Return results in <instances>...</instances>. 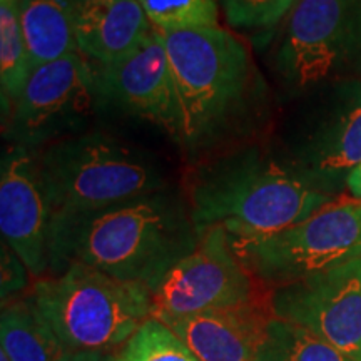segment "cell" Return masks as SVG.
<instances>
[{
    "label": "cell",
    "mask_w": 361,
    "mask_h": 361,
    "mask_svg": "<svg viewBox=\"0 0 361 361\" xmlns=\"http://www.w3.org/2000/svg\"><path fill=\"white\" fill-rule=\"evenodd\" d=\"M271 291L166 324L200 361H255L271 319Z\"/></svg>",
    "instance_id": "5bb4252c"
},
{
    "label": "cell",
    "mask_w": 361,
    "mask_h": 361,
    "mask_svg": "<svg viewBox=\"0 0 361 361\" xmlns=\"http://www.w3.org/2000/svg\"><path fill=\"white\" fill-rule=\"evenodd\" d=\"M62 361H117L116 353H101V351H78L69 353Z\"/></svg>",
    "instance_id": "cb8c5ba5"
},
{
    "label": "cell",
    "mask_w": 361,
    "mask_h": 361,
    "mask_svg": "<svg viewBox=\"0 0 361 361\" xmlns=\"http://www.w3.org/2000/svg\"><path fill=\"white\" fill-rule=\"evenodd\" d=\"M99 111L96 62L74 52L32 69L4 117V134L8 144L35 151L85 133Z\"/></svg>",
    "instance_id": "9c48e42d"
},
{
    "label": "cell",
    "mask_w": 361,
    "mask_h": 361,
    "mask_svg": "<svg viewBox=\"0 0 361 361\" xmlns=\"http://www.w3.org/2000/svg\"><path fill=\"white\" fill-rule=\"evenodd\" d=\"M30 72L32 67L22 29V0H0V94L4 117L24 89Z\"/></svg>",
    "instance_id": "ac0fdd59"
},
{
    "label": "cell",
    "mask_w": 361,
    "mask_h": 361,
    "mask_svg": "<svg viewBox=\"0 0 361 361\" xmlns=\"http://www.w3.org/2000/svg\"><path fill=\"white\" fill-rule=\"evenodd\" d=\"M161 32L218 25L216 0H135Z\"/></svg>",
    "instance_id": "ffe728a7"
},
{
    "label": "cell",
    "mask_w": 361,
    "mask_h": 361,
    "mask_svg": "<svg viewBox=\"0 0 361 361\" xmlns=\"http://www.w3.org/2000/svg\"><path fill=\"white\" fill-rule=\"evenodd\" d=\"M0 361H12L11 356H8L2 348H0Z\"/></svg>",
    "instance_id": "484cf974"
},
{
    "label": "cell",
    "mask_w": 361,
    "mask_h": 361,
    "mask_svg": "<svg viewBox=\"0 0 361 361\" xmlns=\"http://www.w3.org/2000/svg\"><path fill=\"white\" fill-rule=\"evenodd\" d=\"M154 30L135 0H79L78 51L96 64H109L139 47Z\"/></svg>",
    "instance_id": "9a60e30c"
},
{
    "label": "cell",
    "mask_w": 361,
    "mask_h": 361,
    "mask_svg": "<svg viewBox=\"0 0 361 361\" xmlns=\"http://www.w3.org/2000/svg\"><path fill=\"white\" fill-rule=\"evenodd\" d=\"M151 318L168 324L202 311L228 308L269 293L256 281L221 226L201 229L200 241L151 291Z\"/></svg>",
    "instance_id": "30bf717a"
},
{
    "label": "cell",
    "mask_w": 361,
    "mask_h": 361,
    "mask_svg": "<svg viewBox=\"0 0 361 361\" xmlns=\"http://www.w3.org/2000/svg\"><path fill=\"white\" fill-rule=\"evenodd\" d=\"M96 66L101 109L146 121L179 141L178 94L168 52L156 29L128 56Z\"/></svg>",
    "instance_id": "7c38bea8"
},
{
    "label": "cell",
    "mask_w": 361,
    "mask_h": 361,
    "mask_svg": "<svg viewBox=\"0 0 361 361\" xmlns=\"http://www.w3.org/2000/svg\"><path fill=\"white\" fill-rule=\"evenodd\" d=\"M346 188L350 189L351 194H353L356 200H361V162L353 171H351L348 183H346Z\"/></svg>",
    "instance_id": "d4e9b609"
},
{
    "label": "cell",
    "mask_w": 361,
    "mask_h": 361,
    "mask_svg": "<svg viewBox=\"0 0 361 361\" xmlns=\"http://www.w3.org/2000/svg\"><path fill=\"white\" fill-rule=\"evenodd\" d=\"M295 2H296V0H295Z\"/></svg>",
    "instance_id": "83f0119b"
},
{
    "label": "cell",
    "mask_w": 361,
    "mask_h": 361,
    "mask_svg": "<svg viewBox=\"0 0 361 361\" xmlns=\"http://www.w3.org/2000/svg\"><path fill=\"white\" fill-rule=\"evenodd\" d=\"M231 241L256 281L273 291L360 258L361 200L331 201L283 231Z\"/></svg>",
    "instance_id": "52a82bcc"
},
{
    "label": "cell",
    "mask_w": 361,
    "mask_h": 361,
    "mask_svg": "<svg viewBox=\"0 0 361 361\" xmlns=\"http://www.w3.org/2000/svg\"><path fill=\"white\" fill-rule=\"evenodd\" d=\"M360 361H361V358H360Z\"/></svg>",
    "instance_id": "4316f807"
},
{
    "label": "cell",
    "mask_w": 361,
    "mask_h": 361,
    "mask_svg": "<svg viewBox=\"0 0 361 361\" xmlns=\"http://www.w3.org/2000/svg\"><path fill=\"white\" fill-rule=\"evenodd\" d=\"M186 201L194 223L221 226L233 239L269 236L308 219L333 201L301 179L276 149L239 146L189 174Z\"/></svg>",
    "instance_id": "7a4b0ae2"
},
{
    "label": "cell",
    "mask_w": 361,
    "mask_h": 361,
    "mask_svg": "<svg viewBox=\"0 0 361 361\" xmlns=\"http://www.w3.org/2000/svg\"><path fill=\"white\" fill-rule=\"evenodd\" d=\"M255 361H351L340 350L300 324L274 316Z\"/></svg>",
    "instance_id": "d6986e66"
},
{
    "label": "cell",
    "mask_w": 361,
    "mask_h": 361,
    "mask_svg": "<svg viewBox=\"0 0 361 361\" xmlns=\"http://www.w3.org/2000/svg\"><path fill=\"white\" fill-rule=\"evenodd\" d=\"M0 273H2V278H0L2 305L19 298L20 293L29 288V269L6 241H2V246H0Z\"/></svg>",
    "instance_id": "603a6c76"
},
{
    "label": "cell",
    "mask_w": 361,
    "mask_h": 361,
    "mask_svg": "<svg viewBox=\"0 0 361 361\" xmlns=\"http://www.w3.org/2000/svg\"><path fill=\"white\" fill-rule=\"evenodd\" d=\"M273 66L296 94L353 78L361 71V0H296Z\"/></svg>",
    "instance_id": "ba28073f"
},
{
    "label": "cell",
    "mask_w": 361,
    "mask_h": 361,
    "mask_svg": "<svg viewBox=\"0 0 361 361\" xmlns=\"http://www.w3.org/2000/svg\"><path fill=\"white\" fill-rule=\"evenodd\" d=\"M276 152L318 191L341 192L361 162V78L311 90L288 117Z\"/></svg>",
    "instance_id": "8992f818"
},
{
    "label": "cell",
    "mask_w": 361,
    "mask_h": 361,
    "mask_svg": "<svg viewBox=\"0 0 361 361\" xmlns=\"http://www.w3.org/2000/svg\"><path fill=\"white\" fill-rule=\"evenodd\" d=\"M276 318L300 324L351 361L361 358V256L271 291Z\"/></svg>",
    "instance_id": "8fae6325"
},
{
    "label": "cell",
    "mask_w": 361,
    "mask_h": 361,
    "mask_svg": "<svg viewBox=\"0 0 361 361\" xmlns=\"http://www.w3.org/2000/svg\"><path fill=\"white\" fill-rule=\"evenodd\" d=\"M200 236L186 197L169 189L90 213L54 214L49 274L84 264L151 291Z\"/></svg>",
    "instance_id": "6da1fadb"
},
{
    "label": "cell",
    "mask_w": 361,
    "mask_h": 361,
    "mask_svg": "<svg viewBox=\"0 0 361 361\" xmlns=\"http://www.w3.org/2000/svg\"><path fill=\"white\" fill-rule=\"evenodd\" d=\"M117 361H200L164 323L151 318L116 353Z\"/></svg>",
    "instance_id": "44dd1931"
},
{
    "label": "cell",
    "mask_w": 361,
    "mask_h": 361,
    "mask_svg": "<svg viewBox=\"0 0 361 361\" xmlns=\"http://www.w3.org/2000/svg\"><path fill=\"white\" fill-rule=\"evenodd\" d=\"M39 166L52 216L90 213L168 189L151 156L101 130L49 144Z\"/></svg>",
    "instance_id": "277c9868"
},
{
    "label": "cell",
    "mask_w": 361,
    "mask_h": 361,
    "mask_svg": "<svg viewBox=\"0 0 361 361\" xmlns=\"http://www.w3.org/2000/svg\"><path fill=\"white\" fill-rule=\"evenodd\" d=\"M78 7L79 0H22V29L32 69L79 52Z\"/></svg>",
    "instance_id": "2e32d148"
},
{
    "label": "cell",
    "mask_w": 361,
    "mask_h": 361,
    "mask_svg": "<svg viewBox=\"0 0 361 361\" xmlns=\"http://www.w3.org/2000/svg\"><path fill=\"white\" fill-rule=\"evenodd\" d=\"M0 231L19 255L30 276L51 273L52 209L40 176L39 156L32 149L8 144L0 168Z\"/></svg>",
    "instance_id": "4fadbf2b"
},
{
    "label": "cell",
    "mask_w": 361,
    "mask_h": 361,
    "mask_svg": "<svg viewBox=\"0 0 361 361\" xmlns=\"http://www.w3.org/2000/svg\"><path fill=\"white\" fill-rule=\"evenodd\" d=\"M226 20L234 29H273L291 11L295 0H219Z\"/></svg>",
    "instance_id": "7402d4cb"
},
{
    "label": "cell",
    "mask_w": 361,
    "mask_h": 361,
    "mask_svg": "<svg viewBox=\"0 0 361 361\" xmlns=\"http://www.w3.org/2000/svg\"><path fill=\"white\" fill-rule=\"evenodd\" d=\"M157 32L178 94L180 146L209 151L245 133L264 94L246 45L219 25Z\"/></svg>",
    "instance_id": "3957f363"
},
{
    "label": "cell",
    "mask_w": 361,
    "mask_h": 361,
    "mask_svg": "<svg viewBox=\"0 0 361 361\" xmlns=\"http://www.w3.org/2000/svg\"><path fill=\"white\" fill-rule=\"evenodd\" d=\"M0 343L12 361H62L69 355L30 295L2 305Z\"/></svg>",
    "instance_id": "e0dca14e"
},
{
    "label": "cell",
    "mask_w": 361,
    "mask_h": 361,
    "mask_svg": "<svg viewBox=\"0 0 361 361\" xmlns=\"http://www.w3.org/2000/svg\"><path fill=\"white\" fill-rule=\"evenodd\" d=\"M29 295L69 353H117L151 319L146 286L84 264L37 279Z\"/></svg>",
    "instance_id": "5b68a950"
}]
</instances>
